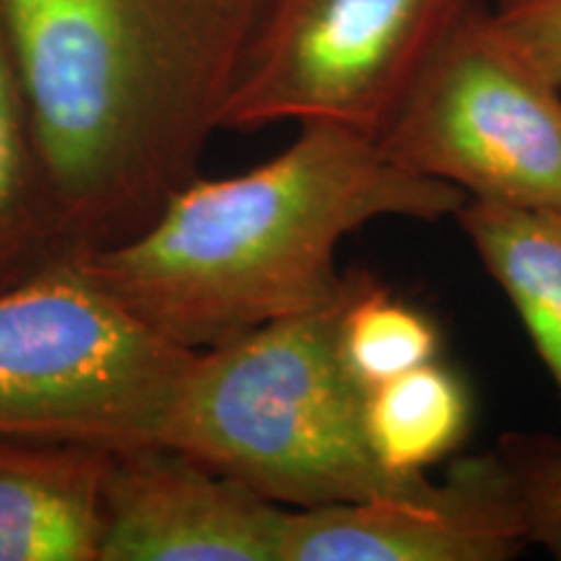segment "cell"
<instances>
[{
	"mask_svg": "<svg viewBox=\"0 0 561 561\" xmlns=\"http://www.w3.org/2000/svg\"><path fill=\"white\" fill-rule=\"evenodd\" d=\"M375 138L466 201L561 214V87L489 0L460 5Z\"/></svg>",
	"mask_w": 561,
	"mask_h": 561,
	"instance_id": "obj_5",
	"label": "cell"
},
{
	"mask_svg": "<svg viewBox=\"0 0 561 561\" xmlns=\"http://www.w3.org/2000/svg\"><path fill=\"white\" fill-rule=\"evenodd\" d=\"M351 271L333 299L195 351L157 442L289 510L375 500L416 486L377 462L367 390L341 354Z\"/></svg>",
	"mask_w": 561,
	"mask_h": 561,
	"instance_id": "obj_3",
	"label": "cell"
},
{
	"mask_svg": "<svg viewBox=\"0 0 561 561\" xmlns=\"http://www.w3.org/2000/svg\"><path fill=\"white\" fill-rule=\"evenodd\" d=\"M466 0H265L224 130L294 123L377 136Z\"/></svg>",
	"mask_w": 561,
	"mask_h": 561,
	"instance_id": "obj_6",
	"label": "cell"
},
{
	"mask_svg": "<svg viewBox=\"0 0 561 561\" xmlns=\"http://www.w3.org/2000/svg\"><path fill=\"white\" fill-rule=\"evenodd\" d=\"M193 354L60 257L0 289V437L153 445Z\"/></svg>",
	"mask_w": 561,
	"mask_h": 561,
	"instance_id": "obj_4",
	"label": "cell"
},
{
	"mask_svg": "<svg viewBox=\"0 0 561 561\" xmlns=\"http://www.w3.org/2000/svg\"><path fill=\"white\" fill-rule=\"evenodd\" d=\"M339 341L343 362L364 390L442 354L437 322L364 271H351Z\"/></svg>",
	"mask_w": 561,
	"mask_h": 561,
	"instance_id": "obj_13",
	"label": "cell"
},
{
	"mask_svg": "<svg viewBox=\"0 0 561 561\" xmlns=\"http://www.w3.org/2000/svg\"><path fill=\"white\" fill-rule=\"evenodd\" d=\"M453 219L528 333L561 411V214L466 201Z\"/></svg>",
	"mask_w": 561,
	"mask_h": 561,
	"instance_id": "obj_10",
	"label": "cell"
},
{
	"mask_svg": "<svg viewBox=\"0 0 561 561\" xmlns=\"http://www.w3.org/2000/svg\"><path fill=\"white\" fill-rule=\"evenodd\" d=\"M494 447L515 481L530 546L561 561V437L515 432Z\"/></svg>",
	"mask_w": 561,
	"mask_h": 561,
	"instance_id": "obj_14",
	"label": "cell"
},
{
	"mask_svg": "<svg viewBox=\"0 0 561 561\" xmlns=\"http://www.w3.org/2000/svg\"><path fill=\"white\" fill-rule=\"evenodd\" d=\"M286 512L170 447L112 453L100 561H280Z\"/></svg>",
	"mask_w": 561,
	"mask_h": 561,
	"instance_id": "obj_8",
	"label": "cell"
},
{
	"mask_svg": "<svg viewBox=\"0 0 561 561\" xmlns=\"http://www.w3.org/2000/svg\"><path fill=\"white\" fill-rule=\"evenodd\" d=\"M471 424V388L442 356L375 385L364 398L371 453L398 479H416L453 460L466 445Z\"/></svg>",
	"mask_w": 561,
	"mask_h": 561,
	"instance_id": "obj_11",
	"label": "cell"
},
{
	"mask_svg": "<svg viewBox=\"0 0 561 561\" xmlns=\"http://www.w3.org/2000/svg\"><path fill=\"white\" fill-rule=\"evenodd\" d=\"M466 195L396 164L371 133L299 125L234 178H195L128 242L68 255L182 348H210L339 294V250L375 221L437 224Z\"/></svg>",
	"mask_w": 561,
	"mask_h": 561,
	"instance_id": "obj_2",
	"label": "cell"
},
{
	"mask_svg": "<svg viewBox=\"0 0 561 561\" xmlns=\"http://www.w3.org/2000/svg\"><path fill=\"white\" fill-rule=\"evenodd\" d=\"M112 453L0 437V561H100Z\"/></svg>",
	"mask_w": 561,
	"mask_h": 561,
	"instance_id": "obj_9",
	"label": "cell"
},
{
	"mask_svg": "<svg viewBox=\"0 0 561 561\" xmlns=\"http://www.w3.org/2000/svg\"><path fill=\"white\" fill-rule=\"evenodd\" d=\"M265 0H0L66 255L128 242L201 174Z\"/></svg>",
	"mask_w": 561,
	"mask_h": 561,
	"instance_id": "obj_1",
	"label": "cell"
},
{
	"mask_svg": "<svg viewBox=\"0 0 561 561\" xmlns=\"http://www.w3.org/2000/svg\"><path fill=\"white\" fill-rule=\"evenodd\" d=\"M530 538L496 447L375 500L286 512L280 561H507Z\"/></svg>",
	"mask_w": 561,
	"mask_h": 561,
	"instance_id": "obj_7",
	"label": "cell"
},
{
	"mask_svg": "<svg viewBox=\"0 0 561 561\" xmlns=\"http://www.w3.org/2000/svg\"><path fill=\"white\" fill-rule=\"evenodd\" d=\"M68 257L55 229L30 115L0 24V289Z\"/></svg>",
	"mask_w": 561,
	"mask_h": 561,
	"instance_id": "obj_12",
	"label": "cell"
},
{
	"mask_svg": "<svg viewBox=\"0 0 561 561\" xmlns=\"http://www.w3.org/2000/svg\"><path fill=\"white\" fill-rule=\"evenodd\" d=\"M491 9L530 60L561 87V0H491Z\"/></svg>",
	"mask_w": 561,
	"mask_h": 561,
	"instance_id": "obj_15",
	"label": "cell"
}]
</instances>
